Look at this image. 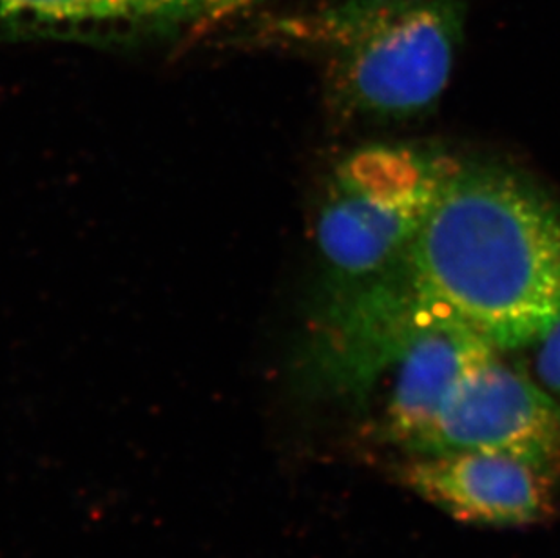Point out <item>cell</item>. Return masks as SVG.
I'll return each instance as SVG.
<instances>
[{"mask_svg":"<svg viewBox=\"0 0 560 558\" xmlns=\"http://www.w3.org/2000/svg\"><path fill=\"white\" fill-rule=\"evenodd\" d=\"M261 0H198L195 24L190 32H209L234 16L242 15Z\"/></svg>","mask_w":560,"mask_h":558,"instance_id":"cell-9","label":"cell"},{"mask_svg":"<svg viewBox=\"0 0 560 558\" xmlns=\"http://www.w3.org/2000/svg\"><path fill=\"white\" fill-rule=\"evenodd\" d=\"M495 352L470 325L423 294L412 328L381 381L375 439L407 457L460 375Z\"/></svg>","mask_w":560,"mask_h":558,"instance_id":"cell-5","label":"cell"},{"mask_svg":"<svg viewBox=\"0 0 560 558\" xmlns=\"http://www.w3.org/2000/svg\"><path fill=\"white\" fill-rule=\"evenodd\" d=\"M198 0H0V37L129 43L192 27Z\"/></svg>","mask_w":560,"mask_h":558,"instance_id":"cell-7","label":"cell"},{"mask_svg":"<svg viewBox=\"0 0 560 558\" xmlns=\"http://www.w3.org/2000/svg\"><path fill=\"white\" fill-rule=\"evenodd\" d=\"M459 164L435 149L374 143L334 168L317 214L322 298L371 289L410 269V254Z\"/></svg>","mask_w":560,"mask_h":558,"instance_id":"cell-3","label":"cell"},{"mask_svg":"<svg viewBox=\"0 0 560 558\" xmlns=\"http://www.w3.org/2000/svg\"><path fill=\"white\" fill-rule=\"evenodd\" d=\"M465 21V0H338L296 32L327 55L339 115L405 120L443 95Z\"/></svg>","mask_w":560,"mask_h":558,"instance_id":"cell-2","label":"cell"},{"mask_svg":"<svg viewBox=\"0 0 560 558\" xmlns=\"http://www.w3.org/2000/svg\"><path fill=\"white\" fill-rule=\"evenodd\" d=\"M534 377L560 406V322L532 345Z\"/></svg>","mask_w":560,"mask_h":558,"instance_id":"cell-8","label":"cell"},{"mask_svg":"<svg viewBox=\"0 0 560 558\" xmlns=\"http://www.w3.org/2000/svg\"><path fill=\"white\" fill-rule=\"evenodd\" d=\"M419 290L499 352L560 322V206L490 165L455 168L410 254Z\"/></svg>","mask_w":560,"mask_h":558,"instance_id":"cell-1","label":"cell"},{"mask_svg":"<svg viewBox=\"0 0 560 558\" xmlns=\"http://www.w3.org/2000/svg\"><path fill=\"white\" fill-rule=\"evenodd\" d=\"M501 353L460 375L407 457L495 452L559 475L560 406L532 372Z\"/></svg>","mask_w":560,"mask_h":558,"instance_id":"cell-4","label":"cell"},{"mask_svg":"<svg viewBox=\"0 0 560 558\" xmlns=\"http://www.w3.org/2000/svg\"><path fill=\"white\" fill-rule=\"evenodd\" d=\"M396 479L455 521L476 526H532L556 510V477L504 453L405 457L397 464Z\"/></svg>","mask_w":560,"mask_h":558,"instance_id":"cell-6","label":"cell"}]
</instances>
